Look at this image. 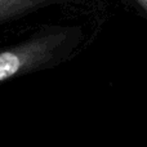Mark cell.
I'll return each mask as SVG.
<instances>
[{
	"label": "cell",
	"instance_id": "3",
	"mask_svg": "<svg viewBox=\"0 0 147 147\" xmlns=\"http://www.w3.org/2000/svg\"><path fill=\"white\" fill-rule=\"evenodd\" d=\"M141 8H142L145 12H147V0H134Z\"/></svg>",
	"mask_w": 147,
	"mask_h": 147
},
{
	"label": "cell",
	"instance_id": "1",
	"mask_svg": "<svg viewBox=\"0 0 147 147\" xmlns=\"http://www.w3.org/2000/svg\"><path fill=\"white\" fill-rule=\"evenodd\" d=\"M67 34H43L0 51V84L48 66L59 56Z\"/></svg>",
	"mask_w": 147,
	"mask_h": 147
},
{
	"label": "cell",
	"instance_id": "2",
	"mask_svg": "<svg viewBox=\"0 0 147 147\" xmlns=\"http://www.w3.org/2000/svg\"><path fill=\"white\" fill-rule=\"evenodd\" d=\"M47 0H0V23L14 18Z\"/></svg>",
	"mask_w": 147,
	"mask_h": 147
}]
</instances>
